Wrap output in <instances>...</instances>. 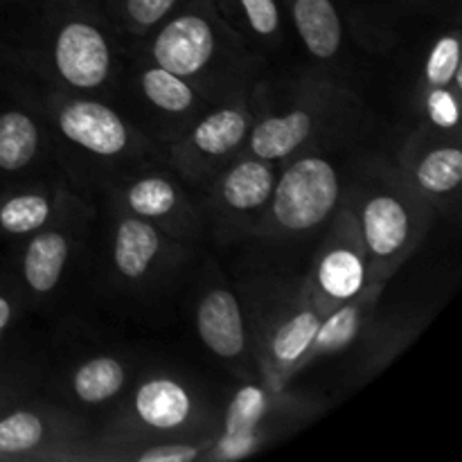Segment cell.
I'll use <instances>...</instances> for the list:
<instances>
[{"mask_svg":"<svg viewBox=\"0 0 462 462\" xmlns=\"http://www.w3.org/2000/svg\"><path fill=\"white\" fill-rule=\"evenodd\" d=\"M338 199V179L323 158H302L287 170L275 188L273 215L284 228L307 230L332 212Z\"/></svg>","mask_w":462,"mask_h":462,"instance_id":"obj_1","label":"cell"},{"mask_svg":"<svg viewBox=\"0 0 462 462\" xmlns=\"http://www.w3.org/2000/svg\"><path fill=\"white\" fill-rule=\"evenodd\" d=\"M54 61L63 79L72 86L95 88L108 75V45L97 27L72 21L59 32Z\"/></svg>","mask_w":462,"mask_h":462,"instance_id":"obj_2","label":"cell"},{"mask_svg":"<svg viewBox=\"0 0 462 462\" xmlns=\"http://www.w3.org/2000/svg\"><path fill=\"white\" fill-rule=\"evenodd\" d=\"M215 34L210 23L199 14H183L167 23L153 43L158 66L179 77L194 75L210 61Z\"/></svg>","mask_w":462,"mask_h":462,"instance_id":"obj_3","label":"cell"},{"mask_svg":"<svg viewBox=\"0 0 462 462\" xmlns=\"http://www.w3.org/2000/svg\"><path fill=\"white\" fill-rule=\"evenodd\" d=\"M63 135L88 152L113 156L126 147V129L120 116L99 102H75L59 116Z\"/></svg>","mask_w":462,"mask_h":462,"instance_id":"obj_4","label":"cell"},{"mask_svg":"<svg viewBox=\"0 0 462 462\" xmlns=\"http://www.w3.org/2000/svg\"><path fill=\"white\" fill-rule=\"evenodd\" d=\"M201 341L219 356H237L244 350V323L237 298L226 289L210 291L197 314Z\"/></svg>","mask_w":462,"mask_h":462,"instance_id":"obj_5","label":"cell"},{"mask_svg":"<svg viewBox=\"0 0 462 462\" xmlns=\"http://www.w3.org/2000/svg\"><path fill=\"white\" fill-rule=\"evenodd\" d=\"M293 21L311 54L329 59L341 45V18L332 0H293Z\"/></svg>","mask_w":462,"mask_h":462,"instance_id":"obj_6","label":"cell"},{"mask_svg":"<svg viewBox=\"0 0 462 462\" xmlns=\"http://www.w3.org/2000/svg\"><path fill=\"white\" fill-rule=\"evenodd\" d=\"M364 233L377 257H388L409 237V215L395 197H374L364 210Z\"/></svg>","mask_w":462,"mask_h":462,"instance_id":"obj_7","label":"cell"},{"mask_svg":"<svg viewBox=\"0 0 462 462\" xmlns=\"http://www.w3.org/2000/svg\"><path fill=\"white\" fill-rule=\"evenodd\" d=\"M264 413V395L260 388L246 386L235 395L226 418V436L221 454L226 458H242L255 445V427Z\"/></svg>","mask_w":462,"mask_h":462,"instance_id":"obj_8","label":"cell"},{"mask_svg":"<svg viewBox=\"0 0 462 462\" xmlns=\"http://www.w3.org/2000/svg\"><path fill=\"white\" fill-rule=\"evenodd\" d=\"M135 409L147 424L156 429H174L189 415L188 393L170 379L147 382L135 395Z\"/></svg>","mask_w":462,"mask_h":462,"instance_id":"obj_9","label":"cell"},{"mask_svg":"<svg viewBox=\"0 0 462 462\" xmlns=\"http://www.w3.org/2000/svg\"><path fill=\"white\" fill-rule=\"evenodd\" d=\"M311 117L305 111H293L282 117H269L253 131L251 147L264 161L289 156L310 135Z\"/></svg>","mask_w":462,"mask_h":462,"instance_id":"obj_10","label":"cell"},{"mask_svg":"<svg viewBox=\"0 0 462 462\" xmlns=\"http://www.w3.org/2000/svg\"><path fill=\"white\" fill-rule=\"evenodd\" d=\"M68 257V242L59 233H43L25 253V280L36 293H48L59 282Z\"/></svg>","mask_w":462,"mask_h":462,"instance_id":"obj_11","label":"cell"},{"mask_svg":"<svg viewBox=\"0 0 462 462\" xmlns=\"http://www.w3.org/2000/svg\"><path fill=\"white\" fill-rule=\"evenodd\" d=\"M158 253V235L138 219L122 221L116 239V264L126 278H140Z\"/></svg>","mask_w":462,"mask_h":462,"instance_id":"obj_12","label":"cell"},{"mask_svg":"<svg viewBox=\"0 0 462 462\" xmlns=\"http://www.w3.org/2000/svg\"><path fill=\"white\" fill-rule=\"evenodd\" d=\"M39 147V131L34 122L21 111L0 116V170H23L34 158Z\"/></svg>","mask_w":462,"mask_h":462,"instance_id":"obj_13","label":"cell"},{"mask_svg":"<svg viewBox=\"0 0 462 462\" xmlns=\"http://www.w3.org/2000/svg\"><path fill=\"white\" fill-rule=\"evenodd\" d=\"M271 192H273V174L264 162H242L224 180V199L237 210L262 206Z\"/></svg>","mask_w":462,"mask_h":462,"instance_id":"obj_14","label":"cell"},{"mask_svg":"<svg viewBox=\"0 0 462 462\" xmlns=\"http://www.w3.org/2000/svg\"><path fill=\"white\" fill-rule=\"evenodd\" d=\"M246 135V117L239 111H219L208 116L194 129V144L210 156H221L237 147Z\"/></svg>","mask_w":462,"mask_h":462,"instance_id":"obj_15","label":"cell"},{"mask_svg":"<svg viewBox=\"0 0 462 462\" xmlns=\"http://www.w3.org/2000/svg\"><path fill=\"white\" fill-rule=\"evenodd\" d=\"M125 383V368L116 359L99 356L81 365L75 374V393L81 402L97 404L116 395Z\"/></svg>","mask_w":462,"mask_h":462,"instance_id":"obj_16","label":"cell"},{"mask_svg":"<svg viewBox=\"0 0 462 462\" xmlns=\"http://www.w3.org/2000/svg\"><path fill=\"white\" fill-rule=\"evenodd\" d=\"M364 282V266L350 251H334L320 264V284L334 298L355 296Z\"/></svg>","mask_w":462,"mask_h":462,"instance_id":"obj_17","label":"cell"},{"mask_svg":"<svg viewBox=\"0 0 462 462\" xmlns=\"http://www.w3.org/2000/svg\"><path fill=\"white\" fill-rule=\"evenodd\" d=\"M143 88L144 95L162 111L180 113L192 106L194 102L189 86L180 81L179 75L165 70V68H153V70L144 72Z\"/></svg>","mask_w":462,"mask_h":462,"instance_id":"obj_18","label":"cell"},{"mask_svg":"<svg viewBox=\"0 0 462 462\" xmlns=\"http://www.w3.org/2000/svg\"><path fill=\"white\" fill-rule=\"evenodd\" d=\"M418 180L429 192H449L462 180L460 149H438L431 152L418 167Z\"/></svg>","mask_w":462,"mask_h":462,"instance_id":"obj_19","label":"cell"},{"mask_svg":"<svg viewBox=\"0 0 462 462\" xmlns=\"http://www.w3.org/2000/svg\"><path fill=\"white\" fill-rule=\"evenodd\" d=\"M50 215V206L39 194H21L0 208V228L7 233L23 235L41 228Z\"/></svg>","mask_w":462,"mask_h":462,"instance_id":"obj_20","label":"cell"},{"mask_svg":"<svg viewBox=\"0 0 462 462\" xmlns=\"http://www.w3.org/2000/svg\"><path fill=\"white\" fill-rule=\"evenodd\" d=\"M319 319L311 311L293 316L291 320L278 329L273 338V352L280 361H296L305 355L307 347L316 341L319 332Z\"/></svg>","mask_w":462,"mask_h":462,"instance_id":"obj_21","label":"cell"},{"mask_svg":"<svg viewBox=\"0 0 462 462\" xmlns=\"http://www.w3.org/2000/svg\"><path fill=\"white\" fill-rule=\"evenodd\" d=\"M43 438V424L34 413L18 411L0 420V454H21Z\"/></svg>","mask_w":462,"mask_h":462,"instance_id":"obj_22","label":"cell"},{"mask_svg":"<svg viewBox=\"0 0 462 462\" xmlns=\"http://www.w3.org/2000/svg\"><path fill=\"white\" fill-rule=\"evenodd\" d=\"M129 203L138 215L162 217L176 206V194L167 180L144 179L131 188Z\"/></svg>","mask_w":462,"mask_h":462,"instance_id":"obj_23","label":"cell"},{"mask_svg":"<svg viewBox=\"0 0 462 462\" xmlns=\"http://www.w3.org/2000/svg\"><path fill=\"white\" fill-rule=\"evenodd\" d=\"M356 325H359V311H356V307H343L328 323L319 325V332H316L319 347L323 352H329L346 346L356 334Z\"/></svg>","mask_w":462,"mask_h":462,"instance_id":"obj_24","label":"cell"},{"mask_svg":"<svg viewBox=\"0 0 462 462\" xmlns=\"http://www.w3.org/2000/svg\"><path fill=\"white\" fill-rule=\"evenodd\" d=\"M460 63V45L454 36H445L440 43L433 48L431 57H429L427 77L431 84L445 86L449 84L451 77L458 72Z\"/></svg>","mask_w":462,"mask_h":462,"instance_id":"obj_25","label":"cell"},{"mask_svg":"<svg viewBox=\"0 0 462 462\" xmlns=\"http://www.w3.org/2000/svg\"><path fill=\"white\" fill-rule=\"evenodd\" d=\"M246 12L248 23L257 34H273L280 25V12L275 0H237Z\"/></svg>","mask_w":462,"mask_h":462,"instance_id":"obj_26","label":"cell"},{"mask_svg":"<svg viewBox=\"0 0 462 462\" xmlns=\"http://www.w3.org/2000/svg\"><path fill=\"white\" fill-rule=\"evenodd\" d=\"M429 111L438 126H454L458 122V106L447 90H433L429 95Z\"/></svg>","mask_w":462,"mask_h":462,"instance_id":"obj_27","label":"cell"},{"mask_svg":"<svg viewBox=\"0 0 462 462\" xmlns=\"http://www.w3.org/2000/svg\"><path fill=\"white\" fill-rule=\"evenodd\" d=\"M199 451L188 445H165L149 449L140 456V462H188L197 458Z\"/></svg>","mask_w":462,"mask_h":462,"instance_id":"obj_28","label":"cell"},{"mask_svg":"<svg viewBox=\"0 0 462 462\" xmlns=\"http://www.w3.org/2000/svg\"><path fill=\"white\" fill-rule=\"evenodd\" d=\"M9 319H12V305L0 296V337H3L5 328H7Z\"/></svg>","mask_w":462,"mask_h":462,"instance_id":"obj_29","label":"cell"}]
</instances>
